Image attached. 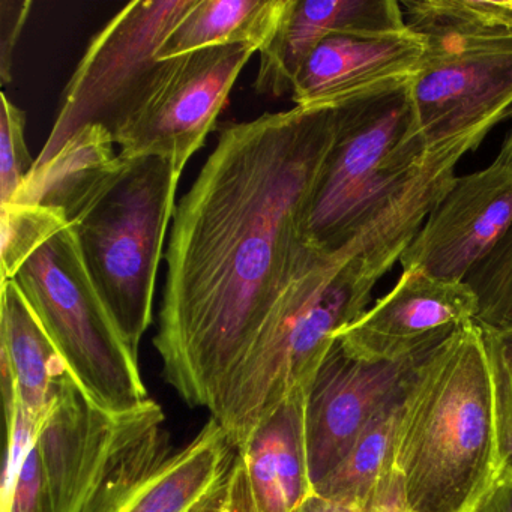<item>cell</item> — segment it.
Wrapping results in <instances>:
<instances>
[{"mask_svg": "<svg viewBox=\"0 0 512 512\" xmlns=\"http://www.w3.org/2000/svg\"><path fill=\"white\" fill-rule=\"evenodd\" d=\"M337 134L301 107L223 125L176 206L154 346L188 406L214 412L295 274Z\"/></svg>", "mask_w": 512, "mask_h": 512, "instance_id": "6da1fadb", "label": "cell"}, {"mask_svg": "<svg viewBox=\"0 0 512 512\" xmlns=\"http://www.w3.org/2000/svg\"><path fill=\"white\" fill-rule=\"evenodd\" d=\"M413 239L368 232L332 254L307 244L295 274L211 418L238 451L296 389H308L337 335L358 320L374 287Z\"/></svg>", "mask_w": 512, "mask_h": 512, "instance_id": "7a4b0ae2", "label": "cell"}, {"mask_svg": "<svg viewBox=\"0 0 512 512\" xmlns=\"http://www.w3.org/2000/svg\"><path fill=\"white\" fill-rule=\"evenodd\" d=\"M394 467L409 512H470L496 481L493 385L476 323L443 341L419 368Z\"/></svg>", "mask_w": 512, "mask_h": 512, "instance_id": "3957f363", "label": "cell"}, {"mask_svg": "<svg viewBox=\"0 0 512 512\" xmlns=\"http://www.w3.org/2000/svg\"><path fill=\"white\" fill-rule=\"evenodd\" d=\"M410 86L337 110V140L305 223L314 250L347 247L481 145L461 137L430 148Z\"/></svg>", "mask_w": 512, "mask_h": 512, "instance_id": "277c9868", "label": "cell"}, {"mask_svg": "<svg viewBox=\"0 0 512 512\" xmlns=\"http://www.w3.org/2000/svg\"><path fill=\"white\" fill-rule=\"evenodd\" d=\"M179 181L164 158L127 160L115 184L71 226L91 280L136 355L154 317L155 284Z\"/></svg>", "mask_w": 512, "mask_h": 512, "instance_id": "5b68a950", "label": "cell"}, {"mask_svg": "<svg viewBox=\"0 0 512 512\" xmlns=\"http://www.w3.org/2000/svg\"><path fill=\"white\" fill-rule=\"evenodd\" d=\"M86 397L115 415L149 403L136 353L91 280L73 227L50 236L14 278Z\"/></svg>", "mask_w": 512, "mask_h": 512, "instance_id": "8992f818", "label": "cell"}, {"mask_svg": "<svg viewBox=\"0 0 512 512\" xmlns=\"http://www.w3.org/2000/svg\"><path fill=\"white\" fill-rule=\"evenodd\" d=\"M196 0H134L89 41L74 70L35 169L49 163L82 128L110 133L130 115L160 73L161 47Z\"/></svg>", "mask_w": 512, "mask_h": 512, "instance_id": "52a82bcc", "label": "cell"}, {"mask_svg": "<svg viewBox=\"0 0 512 512\" xmlns=\"http://www.w3.org/2000/svg\"><path fill=\"white\" fill-rule=\"evenodd\" d=\"M257 50L211 47L164 61L160 73L113 133L124 160L160 157L182 176L217 127L236 80Z\"/></svg>", "mask_w": 512, "mask_h": 512, "instance_id": "ba28073f", "label": "cell"}, {"mask_svg": "<svg viewBox=\"0 0 512 512\" xmlns=\"http://www.w3.org/2000/svg\"><path fill=\"white\" fill-rule=\"evenodd\" d=\"M421 38L424 62L410 92L428 146L461 137L484 142L512 116V40L452 34Z\"/></svg>", "mask_w": 512, "mask_h": 512, "instance_id": "9c48e42d", "label": "cell"}, {"mask_svg": "<svg viewBox=\"0 0 512 512\" xmlns=\"http://www.w3.org/2000/svg\"><path fill=\"white\" fill-rule=\"evenodd\" d=\"M166 416L151 400L115 415L92 403L73 377L65 382L38 433L53 512H86L125 455Z\"/></svg>", "mask_w": 512, "mask_h": 512, "instance_id": "30bf717a", "label": "cell"}, {"mask_svg": "<svg viewBox=\"0 0 512 512\" xmlns=\"http://www.w3.org/2000/svg\"><path fill=\"white\" fill-rule=\"evenodd\" d=\"M436 347L397 361H370L347 352L335 338L308 388L305 404L313 487L343 461L386 404L407 394Z\"/></svg>", "mask_w": 512, "mask_h": 512, "instance_id": "8fae6325", "label": "cell"}, {"mask_svg": "<svg viewBox=\"0 0 512 512\" xmlns=\"http://www.w3.org/2000/svg\"><path fill=\"white\" fill-rule=\"evenodd\" d=\"M235 457L214 418L175 452L160 425L125 455L86 512H200Z\"/></svg>", "mask_w": 512, "mask_h": 512, "instance_id": "7c38bea8", "label": "cell"}, {"mask_svg": "<svg viewBox=\"0 0 512 512\" xmlns=\"http://www.w3.org/2000/svg\"><path fill=\"white\" fill-rule=\"evenodd\" d=\"M512 224V167L494 160L455 178L401 256L403 271L460 283Z\"/></svg>", "mask_w": 512, "mask_h": 512, "instance_id": "4fadbf2b", "label": "cell"}, {"mask_svg": "<svg viewBox=\"0 0 512 512\" xmlns=\"http://www.w3.org/2000/svg\"><path fill=\"white\" fill-rule=\"evenodd\" d=\"M478 298L466 281L403 271L391 292L337 335L347 352L370 361H397L439 346L475 323Z\"/></svg>", "mask_w": 512, "mask_h": 512, "instance_id": "5bb4252c", "label": "cell"}, {"mask_svg": "<svg viewBox=\"0 0 512 512\" xmlns=\"http://www.w3.org/2000/svg\"><path fill=\"white\" fill-rule=\"evenodd\" d=\"M424 55V40L412 31L385 38H329L299 70L292 101L304 110H338L407 88L421 73Z\"/></svg>", "mask_w": 512, "mask_h": 512, "instance_id": "9a60e30c", "label": "cell"}, {"mask_svg": "<svg viewBox=\"0 0 512 512\" xmlns=\"http://www.w3.org/2000/svg\"><path fill=\"white\" fill-rule=\"evenodd\" d=\"M409 31L397 0H287L271 41L259 52L254 89L275 98L292 94L302 65L329 38H385Z\"/></svg>", "mask_w": 512, "mask_h": 512, "instance_id": "2e32d148", "label": "cell"}, {"mask_svg": "<svg viewBox=\"0 0 512 512\" xmlns=\"http://www.w3.org/2000/svg\"><path fill=\"white\" fill-rule=\"evenodd\" d=\"M308 389L280 401L238 449L257 512H296L314 493L308 466Z\"/></svg>", "mask_w": 512, "mask_h": 512, "instance_id": "e0dca14e", "label": "cell"}, {"mask_svg": "<svg viewBox=\"0 0 512 512\" xmlns=\"http://www.w3.org/2000/svg\"><path fill=\"white\" fill-rule=\"evenodd\" d=\"M0 373L5 412L17 401L41 424L73 377L14 280L0 286Z\"/></svg>", "mask_w": 512, "mask_h": 512, "instance_id": "ac0fdd59", "label": "cell"}, {"mask_svg": "<svg viewBox=\"0 0 512 512\" xmlns=\"http://www.w3.org/2000/svg\"><path fill=\"white\" fill-rule=\"evenodd\" d=\"M115 145L107 128H82L49 163L32 170L11 203L56 209L74 226L124 172L127 160Z\"/></svg>", "mask_w": 512, "mask_h": 512, "instance_id": "d6986e66", "label": "cell"}, {"mask_svg": "<svg viewBox=\"0 0 512 512\" xmlns=\"http://www.w3.org/2000/svg\"><path fill=\"white\" fill-rule=\"evenodd\" d=\"M287 0H196L178 23L158 59L170 61L211 47L268 46Z\"/></svg>", "mask_w": 512, "mask_h": 512, "instance_id": "ffe728a7", "label": "cell"}, {"mask_svg": "<svg viewBox=\"0 0 512 512\" xmlns=\"http://www.w3.org/2000/svg\"><path fill=\"white\" fill-rule=\"evenodd\" d=\"M406 397L395 398L368 422L349 454L314 487V493L328 499L367 503L377 482L394 466Z\"/></svg>", "mask_w": 512, "mask_h": 512, "instance_id": "44dd1931", "label": "cell"}, {"mask_svg": "<svg viewBox=\"0 0 512 512\" xmlns=\"http://www.w3.org/2000/svg\"><path fill=\"white\" fill-rule=\"evenodd\" d=\"M407 28L418 35L452 34L512 40V0H403Z\"/></svg>", "mask_w": 512, "mask_h": 512, "instance_id": "7402d4cb", "label": "cell"}, {"mask_svg": "<svg viewBox=\"0 0 512 512\" xmlns=\"http://www.w3.org/2000/svg\"><path fill=\"white\" fill-rule=\"evenodd\" d=\"M65 226H70L67 218L56 209L16 203L0 206L2 283L13 281L31 254Z\"/></svg>", "mask_w": 512, "mask_h": 512, "instance_id": "603a6c76", "label": "cell"}, {"mask_svg": "<svg viewBox=\"0 0 512 512\" xmlns=\"http://www.w3.org/2000/svg\"><path fill=\"white\" fill-rule=\"evenodd\" d=\"M466 283L478 298L476 325L491 331L512 329V224Z\"/></svg>", "mask_w": 512, "mask_h": 512, "instance_id": "cb8c5ba5", "label": "cell"}, {"mask_svg": "<svg viewBox=\"0 0 512 512\" xmlns=\"http://www.w3.org/2000/svg\"><path fill=\"white\" fill-rule=\"evenodd\" d=\"M481 329V328H479ZM493 385L499 475L512 473V329H481Z\"/></svg>", "mask_w": 512, "mask_h": 512, "instance_id": "d4e9b609", "label": "cell"}, {"mask_svg": "<svg viewBox=\"0 0 512 512\" xmlns=\"http://www.w3.org/2000/svg\"><path fill=\"white\" fill-rule=\"evenodd\" d=\"M0 101V206H4L31 175L35 160L26 145V113L5 94Z\"/></svg>", "mask_w": 512, "mask_h": 512, "instance_id": "484cf974", "label": "cell"}, {"mask_svg": "<svg viewBox=\"0 0 512 512\" xmlns=\"http://www.w3.org/2000/svg\"><path fill=\"white\" fill-rule=\"evenodd\" d=\"M2 512H53L52 497L37 443L32 446Z\"/></svg>", "mask_w": 512, "mask_h": 512, "instance_id": "4316f807", "label": "cell"}, {"mask_svg": "<svg viewBox=\"0 0 512 512\" xmlns=\"http://www.w3.org/2000/svg\"><path fill=\"white\" fill-rule=\"evenodd\" d=\"M31 0H0V80H13V56L31 14Z\"/></svg>", "mask_w": 512, "mask_h": 512, "instance_id": "83f0119b", "label": "cell"}, {"mask_svg": "<svg viewBox=\"0 0 512 512\" xmlns=\"http://www.w3.org/2000/svg\"><path fill=\"white\" fill-rule=\"evenodd\" d=\"M200 512H257L238 452L226 478Z\"/></svg>", "mask_w": 512, "mask_h": 512, "instance_id": "f1b7e54d", "label": "cell"}, {"mask_svg": "<svg viewBox=\"0 0 512 512\" xmlns=\"http://www.w3.org/2000/svg\"><path fill=\"white\" fill-rule=\"evenodd\" d=\"M365 512H409L403 479L394 466L377 482L365 503Z\"/></svg>", "mask_w": 512, "mask_h": 512, "instance_id": "f546056e", "label": "cell"}, {"mask_svg": "<svg viewBox=\"0 0 512 512\" xmlns=\"http://www.w3.org/2000/svg\"><path fill=\"white\" fill-rule=\"evenodd\" d=\"M470 512H512V473L497 476Z\"/></svg>", "mask_w": 512, "mask_h": 512, "instance_id": "4dcf8cb0", "label": "cell"}, {"mask_svg": "<svg viewBox=\"0 0 512 512\" xmlns=\"http://www.w3.org/2000/svg\"><path fill=\"white\" fill-rule=\"evenodd\" d=\"M296 512H365V505L328 499V497L313 493Z\"/></svg>", "mask_w": 512, "mask_h": 512, "instance_id": "1f68e13d", "label": "cell"}, {"mask_svg": "<svg viewBox=\"0 0 512 512\" xmlns=\"http://www.w3.org/2000/svg\"><path fill=\"white\" fill-rule=\"evenodd\" d=\"M496 160L506 164V166L512 167V130L511 133L506 136L505 142H503L502 149H500Z\"/></svg>", "mask_w": 512, "mask_h": 512, "instance_id": "d6a6232c", "label": "cell"}]
</instances>
